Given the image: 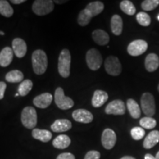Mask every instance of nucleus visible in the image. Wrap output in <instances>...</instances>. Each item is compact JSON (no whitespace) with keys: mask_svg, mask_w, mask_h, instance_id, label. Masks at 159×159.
<instances>
[{"mask_svg":"<svg viewBox=\"0 0 159 159\" xmlns=\"http://www.w3.org/2000/svg\"><path fill=\"white\" fill-rule=\"evenodd\" d=\"M32 64L35 74L39 75L44 74L48 66V59L45 52L41 49H37L33 52L32 55Z\"/></svg>","mask_w":159,"mask_h":159,"instance_id":"1","label":"nucleus"},{"mask_svg":"<svg viewBox=\"0 0 159 159\" xmlns=\"http://www.w3.org/2000/svg\"><path fill=\"white\" fill-rule=\"evenodd\" d=\"M71 55L69 49H63L58 57V72L61 77L66 78L70 75Z\"/></svg>","mask_w":159,"mask_h":159,"instance_id":"2","label":"nucleus"},{"mask_svg":"<svg viewBox=\"0 0 159 159\" xmlns=\"http://www.w3.org/2000/svg\"><path fill=\"white\" fill-rule=\"evenodd\" d=\"M21 120L24 126L27 129H33L37 125V113L33 107H25L21 115Z\"/></svg>","mask_w":159,"mask_h":159,"instance_id":"3","label":"nucleus"},{"mask_svg":"<svg viewBox=\"0 0 159 159\" xmlns=\"http://www.w3.org/2000/svg\"><path fill=\"white\" fill-rule=\"evenodd\" d=\"M141 106L144 114L148 117H152L156 113V102L154 97L150 93H144L141 98Z\"/></svg>","mask_w":159,"mask_h":159,"instance_id":"4","label":"nucleus"},{"mask_svg":"<svg viewBox=\"0 0 159 159\" xmlns=\"http://www.w3.org/2000/svg\"><path fill=\"white\" fill-rule=\"evenodd\" d=\"M54 98L55 104L61 110H67L74 106V101L70 97L65 96L64 91L61 87L56 89Z\"/></svg>","mask_w":159,"mask_h":159,"instance_id":"5","label":"nucleus"},{"mask_svg":"<svg viewBox=\"0 0 159 159\" xmlns=\"http://www.w3.org/2000/svg\"><path fill=\"white\" fill-rule=\"evenodd\" d=\"M85 59H86V63L89 68L93 71L98 70L102 66V55L96 49H89L86 53Z\"/></svg>","mask_w":159,"mask_h":159,"instance_id":"6","label":"nucleus"},{"mask_svg":"<svg viewBox=\"0 0 159 159\" xmlns=\"http://www.w3.org/2000/svg\"><path fill=\"white\" fill-rule=\"evenodd\" d=\"M33 11L38 16H45L54 9V2L51 0H36L33 4Z\"/></svg>","mask_w":159,"mask_h":159,"instance_id":"7","label":"nucleus"},{"mask_svg":"<svg viewBox=\"0 0 159 159\" xmlns=\"http://www.w3.org/2000/svg\"><path fill=\"white\" fill-rule=\"evenodd\" d=\"M105 71L112 76H118L122 72V65L118 57L109 56L105 62Z\"/></svg>","mask_w":159,"mask_h":159,"instance_id":"8","label":"nucleus"},{"mask_svg":"<svg viewBox=\"0 0 159 159\" xmlns=\"http://www.w3.org/2000/svg\"><path fill=\"white\" fill-rule=\"evenodd\" d=\"M148 44L144 40H136L132 41L128 47V52L131 56H139L148 49Z\"/></svg>","mask_w":159,"mask_h":159,"instance_id":"9","label":"nucleus"},{"mask_svg":"<svg viewBox=\"0 0 159 159\" xmlns=\"http://www.w3.org/2000/svg\"><path fill=\"white\" fill-rule=\"evenodd\" d=\"M101 142L103 148L106 150H111L116 142V133L110 128H106L102 132Z\"/></svg>","mask_w":159,"mask_h":159,"instance_id":"10","label":"nucleus"},{"mask_svg":"<svg viewBox=\"0 0 159 159\" xmlns=\"http://www.w3.org/2000/svg\"><path fill=\"white\" fill-rule=\"evenodd\" d=\"M126 107L123 101L115 99L111 102L105 108V113L111 115H123L125 114Z\"/></svg>","mask_w":159,"mask_h":159,"instance_id":"11","label":"nucleus"},{"mask_svg":"<svg viewBox=\"0 0 159 159\" xmlns=\"http://www.w3.org/2000/svg\"><path fill=\"white\" fill-rule=\"evenodd\" d=\"M72 117L77 122L88 124L93 121L94 116L90 111L85 110V109H77L73 111Z\"/></svg>","mask_w":159,"mask_h":159,"instance_id":"12","label":"nucleus"},{"mask_svg":"<svg viewBox=\"0 0 159 159\" xmlns=\"http://www.w3.org/2000/svg\"><path fill=\"white\" fill-rule=\"evenodd\" d=\"M12 46H13V50L16 56L19 58L25 56L27 48V44L23 39L20 38H16L12 42Z\"/></svg>","mask_w":159,"mask_h":159,"instance_id":"13","label":"nucleus"},{"mask_svg":"<svg viewBox=\"0 0 159 159\" xmlns=\"http://www.w3.org/2000/svg\"><path fill=\"white\" fill-rule=\"evenodd\" d=\"M53 97L50 93H43V94L35 97L33 99V104L37 108H47L51 105Z\"/></svg>","mask_w":159,"mask_h":159,"instance_id":"14","label":"nucleus"},{"mask_svg":"<svg viewBox=\"0 0 159 159\" xmlns=\"http://www.w3.org/2000/svg\"><path fill=\"white\" fill-rule=\"evenodd\" d=\"M72 127L71 122L68 119H57L51 125V129L53 132L63 133L70 130Z\"/></svg>","mask_w":159,"mask_h":159,"instance_id":"15","label":"nucleus"},{"mask_svg":"<svg viewBox=\"0 0 159 159\" xmlns=\"http://www.w3.org/2000/svg\"><path fill=\"white\" fill-rule=\"evenodd\" d=\"M13 50L11 47H6L0 52V66L7 67L11 64L13 58Z\"/></svg>","mask_w":159,"mask_h":159,"instance_id":"16","label":"nucleus"},{"mask_svg":"<svg viewBox=\"0 0 159 159\" xmlns=\"http://www.w3.org/2000/svg\"><path fill=\"white\" fill-rule=\"evenodd\" d=\"M108 99V95L106 92L102 90H97L93 95L91 103L94 108H99L106 102Z\"/></svg>","mask_w":159,"mask_h":159,"instance_id":"17","label":"nucleus"},{"mask_svg":"<svg viewBox=\"0 0 159 159\" xmlns=\"http://www.w3.org/2000/svg\"><path fill=\"white\" fill-rule=\"evenodd\" d=\"M159 142V131L152 130L146 136L143 142V147L145 149H151Z\"/></svg>","mask_w":159,"mask_h":159,"instance_id":"18","label":"nucleus"},{"mask_svg":"<svg viewBox=\"0 0 159 159\" xmlns=\"http://www.w3.org/2000/svg\"><path fill=\"white\" fill-rule=\"evenodd\" d=\"M159 66V57L155 53H150L145 58V68L150 72L157 70Z\"/></svg>","mask_w":159,"mask_h":159,"instance_id":"19","label":"nucleus"},{"mask_svg":"<svg viewBox=\"0 0 159 159\" xmlns=\"http://www.w3.org/2000/svg\"><path fill=\"white\" fill-rule=\"evenodd\" d=\"M92 38L97 44L104 46L108 44L109 42V35L106 32L102 30H96L92 33Z\"/></svg>","mask_w":159,"mask_h":159,"instance_id":"20","label":"nucleus"},{"mask_svg":"<svg viewBox=\"0 0 159 159\" xmlns=\"http://www.w3.org/2000/svg\"><path fill=\"white\" fill-rule=\"evenodd\" d=\"M32 136L35 139H37V140L41 141L42 142H48L51 140L52 134L49 130L34 128L32 132Z\"/></svg>","mask_w":159,"mask_h":159,"instance_id":"21","label":"nucleus"},{"mask_svg":"<svg viewBox=\"0 0 159 159\" xmlns=\"http://www.w3.org/2000/svg\"><path fill=\"white\" fill-rule=\"evenodd\" d=\"M111 28L112 33L116 35H121L123 28V21L120 16L114 15L111 18Z\"/></svg>","mask_w":159,"mask_h":159,"instance_id":"22","label":"nucleus"},{"mask_svg":"<svg viewBox=\"0 0 159 159\" xmlns=\"http://www.w3.org/2000/svg\"><path fill=\"white\" fill-rule=\"evenodd\" d=\"M71 144V139L68 136L64 134L59 135L57 136L52 142L53 147L57 149H61V150H63V149L67 148Z\"/></svg>","mask_w":159,"mask_h":159,"instance_id":"23","label":"nucleus"},{"mask_svg":"<svg viewBox=\"0 0 159 159\" xmlns=\"http://www.w3.org/2000/svg\"><path fill=\"white\" fill-rule=\"evenodd\" d=\"M85 9L91 13L92 17H94L102 13L104 10V4L99 1L92 2L88 4Z\"/></svg>","mask_w":159,"mask_h":159,"instance_id":"24","label":"nucleus"},{"mask_svg":"<svg viewBox=\"0 0 159 159\" xmlns=\"http://www.w3.org/2000/svg\"><path fill=\"white\" fill-rule=\"evenodd\" d=\"M127 107L130 116L134 119H139L141 116V109L138 103L134 99H129L127 101Z\"/></svg>","mask_w":159,"mask_h":159,"instance_id":"25","label":"nucleus"},{"mask_svg":"<svg viewBox=\"0 0 159 159\" xmlns=\"http://www.w3.org/2000/svg\"><path fill=\"white\" fill-rule=\"evenodd\" d=\"M24 75L19 70H12L5 75V80L9 83H19L22 82Z\"/></svg>","mask_w":159,"mask_h":159,"instance_id":"26","label":"nucleus"},{"mask_svg":"<svg viewBox=\"0 0 159 159\" xmlns=\"http://www.w3.org/2000/svg\"><path fill=\"white\" fill-rule=\"evenodd\" d=\"M33 83L30 80H25L19 85V88H18V93H19L20 96L25 97L29 94L30 91H31L32 88H33Z\"/></svg>","mask_w":159,"mask_h":159,"instance_id":"27","label":"nucleus"},{"mask_svg":"<svg viewBox=\"0 0 159 159\" xmlns=\"http://www.w3.org/2000/svg\"><path fill=\"white\" fill-rule=\"evenodd\" d=\"M92 18L93 17L91 13L85 8L79 13L78 18H77V22L82 27H85V26L89 25Z\"/></svg>","mask_w":159,"mask_h":159,"instance_id":"28","label":"nucleus"},{"mask_svg":"<svg viewBox=\"0 0 159 159\" xmlns=\"http://www.w3.org/2000/svg\"><path fill=\"white\" fill-rule=\"evenodd\" d=\"M0 14L5 17H11L13 16V9L7 1L0 0Z\"/></svg>","mask_w":159,"mask_h":159,"instance_id":"29","label":"nucleus"},{"mask_svg":"<svg viewBox=\"0 0 159 159\" xmlns=\"http://www.w3.org/2000/svg\"><path fill=\"white\" fill-rule=\"evenodd\" d=\"M120 8L125 13L129 16H133L136 13V7L132 2L129 0H124L121 2L120 3Z\"/></svg>","mask_w":159,"mask_h":159,"instance_id":"30","label":"nucleus"},{"mask_svg":"<svg viewBox=\"0 0 159 159\" xmlns=\"http://www.w3.org/2000/svg\"><path fill=\"white\" fill-rule=\"evenodd\" d=\"M139 123H140L141 127H142V128L148 129V130L154 128L156 126V119L152 118V117H143V118L141 119Z\"/></svg>","mask_w":159,"mask_h":159,"instance_id":"31","label":"nucleus"},{"mask_svg":"<svg viewBox=\"0 0 159 159\" xmlns=\"http://www.w3.org/2000/svg\"><path fill=\"white\" fill-rule=\"evenodd\" d=\"M136 20L139 25L144 26V27L149 26L151 23V19L150 16L144 12H140V13H139L136 15Z\"/></svg>","mask_w":159,"mask_h":159,"instance_id":"32","label":"nucleus"},{"mask_svg":"<svg viewBox=\"0 0 159 159\" xmlns=\"http://www.w3.org/2000/svg\"><path fill=\"white\" fill-rule=\"evenodd\" d=\"M130 134L134 140H141L145 136V131L142 127H135L130 130Z\"/></svg>","mask_w":159,"mask_h":159,"instance_id":"33","label":"nucleus"},{"mask_svg":"<svg viewBox=\"0 0 159 159\" xmlns=\"http://www.w3.org/2000/svg\"><path fill=\"white\" fill-rule=\"evenodd\" d=\"M158 5L159 0H145L142 3V7L144 11H150L158 7Z\"/></svg>","mask_w":159,"mask_h":159,"instance_id":"34","label":"nucleus"},{"mask_svg":"<svg viewBox=\"0 0 159 159\" xmlns=\"http://www.w3.org/2000/svg\"><path fill=\"white\" fill-rule=\"evenodd\" d=\"M100 153L97 150H90L85 154L84 159H99Z\"/></svg>","mask_w":159,"mask_h":159,"instance_id":"35","label":"nucleus"},{"mask_svg":"<svg viewBox=\"0 0 159 159\" xmlns=\"http://www.w3.org/2000/svg\"><path fill=\"white\" fill-rule=\"evenodd\" d=\"M56 159H75V157L70 152H63L60 154Z\"/></svg>","mask_w":159,"mask_h":159,"instance_id":"36","label":"nucleus"},{"mask_svg":"<svg viewBox=\"0 0 159 159\" xmlns=\"http://www.w3.org/2000/svg\"><path fill=\"white\" fill-rule=\"evenodd\" d=\"M7 85L5 82L0 81V99H3L4 95H5V91L6 90Z\"/></svg>","mask_w":159,"mask_h":159,"instance_id":"37","label":"nucleus"},{"mask_svg":"<svg viewBox=\"0 0 159 159\" xmlns=\"http://www.w3.org/2000/svg\"><path fill=\"white\" fill-rule=\"evenodd\" d=\"M144 159H157V158H156V156H153L152 155L148 153L144 156Z\"/></svg>","mask_w":159,"mask_h":159,"instance_id":"38","label":"nucleus"},{"mask_svg":"<svg viewBox=\"0 0 159 159\" xmlns=\"http://www.w3.org/2000/svg\"><path fill=\"white\" fill-rule=\"evenodd\" d=\"M11 2L13 4H21L25 2V0H11Z\"/></svg>","mask_w":159,"mask_h":159,"instance_id":"39","label":"nucleus"},{"mask_svg":"<svg viewBox=\"0 0 159 159\" xmlns=\"http://www.w3.org/2000/svg\"><path fill=\"white\" fill-rule=\"evenodd\" d=\"M120 159H136L133 156H123L122 158H121Z\"/></svg>","mask_w":159,"mask_h":159,"instance_id":"40","label":"nucleus"},{"mask_svg":"<svg viewBox=\"0 0 159 159\" xmlns=\"http://www.w3.org/2000/svg\"><path fill=\"white\" fill-rule=\"evenodd\" d=\"M156 158L157 159H159V151H158V152H157V154H156Z\"/></svg>","mask_w":159,"mask_h":159,"instance_id":"41","label":"nucleus"},{"mask_svg":"<svg viewBox=\"0 0 159 159\" xmlns=\"http://www.w3.org/2000/svg\"><path fill=\"white\" fill-rule=\"evenodd\" d=\"M0 35H5V33H4L2 31H0Z\"/></svg>","mask_w":159,"mask_h":159,"instance_id":"42","label":"nucleus"},{"mask_svg":"<svg viewBox=\"0 0 159 159\" xmlns=\"http://www.w3.org/2000/svg\"><path fill=\"white\" fill-rule=\"evenodd\" d=\"M19 93H17V94H16V97H19Z\"/></svg>","mask_w":159,"mask_h":159,"instance_id":"43","label":"nucleus"},{"mask_svg":"<svg viewBox=\"0 0 159 159\" xmlns=\"http://www.w3.org/2000/svg\"><path fill=\"white\" fill-rule=\"evenodd\" d=\"M158 92H159V85H158Z\"/></svg>","mask_w":159,"mask_h":159,"instance_id":"44","label":"nucleus"},{"mask_svg":"<svg viewBox=\"0 0 159 159\" xmlns=\"http://www.w3.org/2000/svg\"><path fill=\"white\" fill-rule=\"evenodd\" d=\"M158 21H159V16H158Z\"/></svg>","mask_w":159,"mask_h":159,"instance_id":"45","label":"nucleus"}]
</instances>
